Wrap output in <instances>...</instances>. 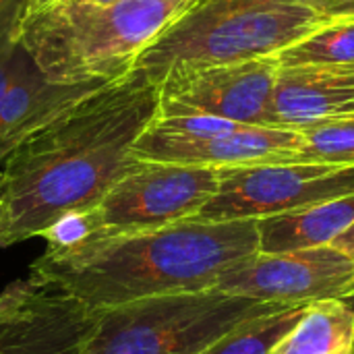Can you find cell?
Masks as SVG:
<instances>
[{"mask_svg": "<svg viewBox=\"0 0 354 354\" xmlns=\"http://www.w3.org/2000/svg\"><path fill=\"white\" fill-rule=\"evenodd\" d=\"M160 87L139 68L87 93L0 164L10 226L4 247L39 236L58 216L102 203L137 162L135 141L158 116Z\"/></svg>", "mask_w": 354, "mask_h": 354, "instance_id": "obj_1", "label": "cell"}, {"mask_svg": "<svg viewBox=\"0 0 354 354\" xmlns=\"http://www.w3.org/2000/svg\"><path fill=\"white\" fill-rule=\"evenodd\" d=\"M259 253L257 220H183L164 228L104 236L71 255L44 253L29 278L89 311L178 292L214 290Z\"/></svg>", "mask_w": 354, "mask_h": 354, "instance_id": "obj_2", "label": "cell"}, {"mask_svg": "<svg viewBox=\"0 0 354 354\" xmlns=\"http://www.w3.org/2000/svg\"><path fill=\"white\" fill-rule=\"evenodd\" d=\"M199 0H54L31 8L19 44L54 83H106L133 71L137 58Z\"/></svg>", "mask_w": 354, "mask_h": 354, "instance_id": "obj_3", "label": "cell"}, {"mask_svg": "<svg viewBox=\"0 0 354 354\" xmlns=\"http://www.w3.org/2000/svg\"><path fill=\"white\" fill-rule=\"evenodd\" d=\"M326 21L301 0H199L133 68L160 85L178 71L278 56Z\"/></svg>", "mask_w": 354, "mask_h": 354, "instance_id": "obj_4", "label": "cell"}, {"mask_svg": "<svg viewBox=\"0 0 354 354\" xmlns=\"http://www.w3.org/2000/svg\"><path fill=\"white\" fill-rule=\"evenodd\" d=\"M280 307L218 290L149 297L97 311L79 354H199L241 322Z\"/></svg>", "mask_w": 354, "mask_h": 354, "instance_id": "obj_5", "label": "cell"}, {"mask_svg": "<svg viewBox=\"0 0 354 354\" xmlns=\"http://www.w3.org/2000/svg\"><path fill=\"white\" fill-rule=\"evenodd\" d=\"M354 193V166L276 162L220 168V187L197 220H261Z\"/></svg>", "mask_w": 354, "mask_h": 354, "instance_id": "obj_6", "label": "cell"}, {"mask_svg": "<svg viewBox=\"0 0 354 354\" xmlns=\"http://www.w3.org/2000/svg\"><path fill=\"white\" fill-rule=\"evenodd\" d=\"M220 187V170L137 160L97 205L106 236L195 218Z\"/></svg>", "mask_w": 354, "mask_h": 354, "instance_id": "obj_7", "label": "cell"}, {"mask_svg": "<svg viewBox=\"0 0 354 354\" xmlns=\"http://www.w3.org/2000/svg\"><path fill=\"white\" fill-rule=\"evenodd\" d=\"M214 290L274 305L342 301L354 307V261L334 245L274 255L257 253L226 272Z\"/></svg>", "mask_w": 354, "mask_h": 354, "instance_id": "obj_8", "label": "cell"}, {"mask_svg": "<svg viewBox=\"0 0 354 354\" xmlns=\"http://www.w3.org/2000/svg\"><path fill=\"white\" fill-rule=\"evenodd\" d=\"M278 58L214 64L170 73L162 79L158 116H216L239 124L268 127Z\"/></svg>", "mask_w": 354, "mask_h": 354, "instance_id": "obj_9", "label": "cell"}, {"mask_svg": "<svg viewBox=\"0 0 354 354\" xmlns=\"http://www.w3.org/2000/svg\"><path fill=\"white\" fill-rule=\"evenodd\" d=\"M97 311L35 280H17L0 292V354H79Z\"/></svg>", "mask_w": 354, "mask_h": 354, "instance_id": "obj_10", "label": "cell"}, {"mask_svg": "<svg viewBox=\"0 0 354 354\" xmlns=\"http://www.w3.org/2000/svg\"><path fill=\"white\" fill-rule=\"evenodd\" d=\"M301 133L282 127L241 124L207 137H174L147 127L135 141L133 158L205 168H239L276 162H301Z\"/></svg>", "mask_w": 354, "mask_h": 354, "instance_id": "obj_11", "label": "cell"}, {"mask_svg": "<svg viewBox=\"0 0 354 354\" xmlns=\"http://www.w3.org/2000/svg\"><path fill=\"white\" fill-rule=\"evenodd\" d=\"M354 116V66H278L268 127L305 129Z\"/></svg>", "mask_w": 354, "mask_h": 354, "instance_id": "obj_12", "label": "cell"}, {"mask_svg": "<svg viewBox=\"0 0 354 354\" xmlns=\"http://www.w3.org/2000/svg\"><path fill=\"white\" fill-rule=\"evenodd\" d=\"M106 83H54L21 46L17 71L0 97V164L35 131Z\"/></svg>", "mask_w": 354, "mask_h": 354, "instance_id": "obj_13", "label": "cell"}, {"mask_svg": "<svg viewBox=\"0 0 354 354\" xmlns=\"http://www.w3.org/2000/svg\"><path fill=\"white\" fill-rule=\"evenodd\" d=\"M354 222V193L257 220L259 253H292L332 245Z\"/></svg>", "mask_w": 354, "mask_h": 354, "instance_id": "obj_14", "label": "cell"}, {"mask_svg": "<svg viewBox=\"0 0 354 354\" xmlns=\"http://www.w3.org/2000/svg\"><path fill=\"white\" fill-rule=\"evenodd\" d=\"M354 353V309L342 301L307 305L299 324L270 354Z\"/></svg>", "mask_w": 354, "mask_h": 354, "instance_id": "obj_15", "label": "cell"}, {"mask_svg": "<svg viewBox=\"0 0 354 354\" xmlns=\"http://www.w3.org/2000/svg\"><path fill=\"white\" fill-rule=\"evenodd\" d=\"M307 305H284L272 313L253 315L199 354H270L299 324Z\"/></svg>", "mask_w": 354, "mask_h": 354, "instance_id": "obj_16", "label": "cell"}, {"mask_svg": "<svg viewBox=\"0 0 354 354\" xmlns=\"http://www.w3.org/2000/svg\"><path fill=\"white\" fill-rule=\"evenodd\" d=\"M284 66L322 64V66H354V17L328 19L278 56Z\"/></svg>", "mask_w": 354, "mask_h": 354, "instance_id": "obj_17", "label": "cell"}, {"mask_svg": "<svg viewBox=\"0 0 354 354\" xmlns=\"http://www.w3.org/2000/svg\"><path fill=\"white\" fill-rule=\"evenodd\" d=\"M301 133V162L354 166V116L317 122Z\"/></svg>", "mask_w": 354, "mask_h": 354, "instance_id": "obj_18", "label": "cell"}, {"mask_svg": "<svg viewBox=\"0 0 354 354\" xmlns=\"http://www.w3.org/2000/svg\"><path fill=\"white\" fill-rule=\"evenodd\" d=\"M39 236L48 245L46 249L48 255L62 257L104 239L106 228H104L100 209L95 205L87 209H73V212L58 216L46 230L39 232Z\"/></svg>", "mask_w": 354, "mask_h": 354, "instance_id": "obj_19", "label": "cell"}, {"mask_svg": "<svg viewBox=\"0 0 354 354\" xmlns=\"http://www.w3.org/2000/svg\"><path fill=\"white\" fill-rule=\"evenodd\" d=\"M27 10L29 0H0V58L19 46Z\"/></svg>", "mask_w": 354, "mask_h": 354, "instance_id": "obj_20", "label": "cell"}, {"mask_svg": "<svg viewBox=\"0 0 354 354\" xmlns=\"http://www.w3.org/2000/svg\"><path fill=\"white\" fill-rule=\"evenodd\" d=\"M317 10L328 19L354 17V0H322Z\"/></svg>", "mask_w": 354, "mask_h": 354, "instance_id": "obj_21", "label": "cell"}, {"mask_svg": "<svg viewBox=\"0 0 354 354\" xmlns=\"http://www.w3.org/2000/svg\"><path fill=\"white\" fill-rule=\"evenodd\" d=\"M19 52H21V44L6 56L0 58V97L4 95L8 83L12 81V75L17 71V64H19Z\"/></svg>", "mask_w": 354, "mask_h": 354, "instance_id": "obj_22", "label": "cell"}, {"mask_svg": "<svg viewBox=\"0 0 354 354\" xmlns=\"http://www.w3.org/2000/svg\"><path fill=\"white\" fill-rule=\"evenodd\" d=\"M332 245H334L336 249H340L342 253H346V255L354 261V222L342 232V234H340V236H338V239H336V241H334V243H332Z\"/></svg>", "mask_w": 354, "mask_h": 354, "instance_id": "obj_23", "label": "cell"}, {"mask_svg": "<svg viewBox=\"0 0 354 354\" xmlns=\"http://www.w3.org/2000/svg\"><path fill=\"white\" fill-rule=\"evenodd\" d=\"M8 226H10L8 207H6V203L0 199V247H4V241H6V234H8Z\"/></svg>", "mask_w": 354, "mask_h": 354, "instance_id": "obj_24", "label": "cell"}, {"mask_svg": "<svg viewBox=\"0 0 354 354\" xmlns=\"http://www.w3.org/2000/svg\"><path fill=\"white\" fill-rule=\"evenodd\" d=\"M50 2H54V0H29V10L31 8H37V6H44V4H50Z\"/></svg>", "mask_w": 354, "mask_h": 354, "instance_id": "obj_25", "label": "cell"}, {"mask_svg": "<svg viewBox=\"0 0 354 354\" xmlns=\"http://www.w3.org/2000/svg\"><path fill=\"white\" fill-rule=\"evenodd\" d=\"M301 2H305V4H309V6H313V8H317L322 0H301Z\"/></svg>", "mask_w": 354, "mask_h": 354, "instance_id": "obj_26", "label": "cell"}, {"mask_svg": "<svg viewBox=\"0 0 354 354\" xmlns=\"http://www.w3.org/2000/svg\"><path fill=\"white\" fill-rule=\"evenodd\" d=\"M89 2H112V0H89Z\"/></svg>", "mask_w": 354, "mask_h": 354, "instance_id": "obj_27", "label": "cell"}, {"mask_svg": "<svg viewBox=\"0 0 354 354\" xmlns=\"http://www.w3.org/2000/svg\"><path fill=\"white\" fill-rule=\"evenodd\" d=\"M351 354H354V353H351Z\"/></svg>", "mask_w": 354, "mask_h": 354, "instance_id": "obj_28", "label": "cell"}]
</instances>
